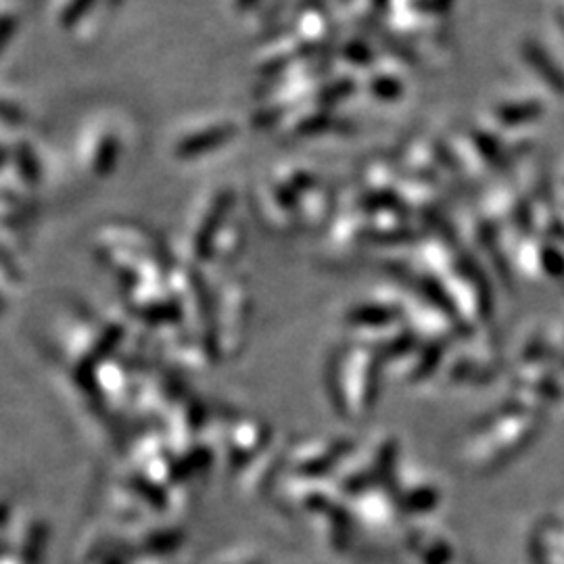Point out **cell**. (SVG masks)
<instances>
[{
  "label": "cell",
  "instance_id": "1",
  "mask_svg": "<svg viewBox=\"0 0 564 564\" xmlns=\"http://www.w3.org/2000/svg\"><path fill=\"white\" fill-rule=\"evenodd\" d=\"M120 130L111 123H93L86 128V139H82V165L95 178L109 176L120 162Z\"/></svg>",
  "mask_w": 564,
  "mask_h": 564
},
{
  "label": "cell",
  "instance_id": "2",
  "mask_svg": "<svg viewBox=\"0 0 564 564\" xmlns=\"http://www.w3.org/2000/svg\"><path fill=\"white\" fill-rule=\"evenodd\" d=\"M237 134V123L228 118H214L202 120L197 126H188L176 134L172 142V153L176 160H193L199 158L205 151L218 149Z\"/></svg>",
  "mask_w": 564,
  "mask_h": 564
},
{
  "label": "cell",
  "instance_id": "3",
  "mask_svg": "<svg viewBox=\"0 0 564 564\" xmlns=\"http://www.w3.org/2000/svg\"><path fill=\"white\" fill-rule=\"evenodd\" d=\"M90 7L93 0H55V23L59 28H72Z\"/></svg>",
  "mask_w": 564,
  "mask_h": 564
},
{
  "label": "cell",
  "instance_id": "4",
  "mask_svg": "<svg viewBox=\"0 0 564 564\" xmlns=\"http://www.w3.org/2000/svg\"><path fill=\"white\" fill-rule=\"evenodd\" d=\"M237 11H245L247 7H251L256 0H228Z\"/></svg>",
  "mask_w": 564,
  "mask_h": 564
}]
</instances>
